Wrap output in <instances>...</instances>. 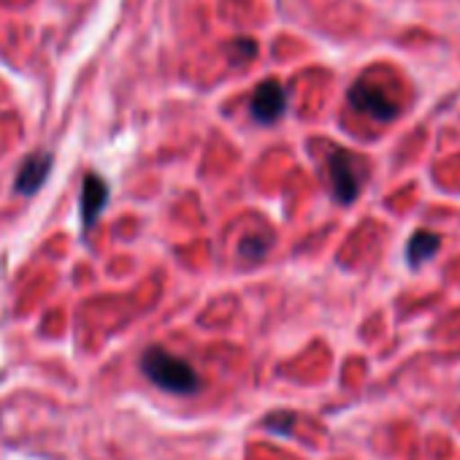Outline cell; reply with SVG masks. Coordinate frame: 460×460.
I'll use <instances>...</instances> for the list:
<instances>
[{"label": "cell", "instance_id": "cell-1", "mask_svg": "<svg viewBox=\"0 0 460 460\" xmlns=\"http://www.w3.org/2000/svg\"><path fill=\"white\" fill-rule=\"evenodd\" d=\"M141 371L146 374V379L155 387H160L165 393H173V395H192L200 387V379H198L195 368L187 360L165 352L163 347H149L144 352Z\"/></svg>", "mask_w": 460, "mask_h": 460}, {"label": "cell", "instance_id": "cell-2", "mask_svg": "<svg viewBox=\"0 0 460 460\" xmlns=\"http://www.w3.org/2000/svg\"><path fill=\"white\" fill-rule=\"evenodd\" d=\"M328 171H331V190L339 203H352L363 187V165L355 152L336 149L328 157Z\"/></svg>", "mask_w": 460, "mask_h": 460}, {"label": "cell", "instance_id": "cell-3", "mask_svg": "<svg viewBox=\"0 0 460 460\" xmlns=\"http://www.w3.org/2000/svg\"><path fill=\"white\" fill-rule=\"evenodd\" d=\"M250 111L261 125H274L285 117L288 111V90L277 82V79H266L258 84L252 101H250Z\"/></svg>", "mask_w": 460, "mask_h": 460}, {"label": "cell", "instance_id": "cell-4", "mask_svg": "<svg viewBox=\"0 0 460 460\" xmlns=\"http://www.w3.org/2000/svg\"><path fill=\"white\" fill-rule=\"evenodd\" d=\"M349 103L360 114H366V117H371L376 122H390V119L398 117V106L379 87L366 84V82H355V87L349 90Z\"/></svg>", "mask_w": 460, "mask_h": 460}, {"label": "cell", "instance_id": "cell-5", "mask_svg": "<svg viewBox=\"0 0 460 460\" xmlns=\"http://www.w3.org/2000/svg\"><path fill=\"white\" fill-rule=\"evenodd\" d=\"M106 203H109V184L98 173H87L82 181V227H84V234L98 222Z\"/></svg>", "mask_w": 460, "mask_h": 460}, {"label": "cell", "instance_id": "cell-6", "mask_svg": "<svg viewBox=\"0 0 460 460\" xmlns=\"http://www.w3.org/2000/svg\"><path fill=\"white\" fill-rule=\"evenodd\" d=\"M52 165H55V160H52V155H49V152L31 155V157L22 163L20 173H17L14 190H17L20 195H36V192L47 184Z\"/></svg>", "mask_w": 460, "mask_h": 460}, {"label": "cell", "instance_id": "cell-7", "mask_svg": "<svg viewBox=\"0 0 460 460\" xmlns=\"http://www.w3.org/2000/svg\"><path fill=\"white\" fill-rule=\"evenodd\" d=\"M438 236L430 234V230H417V234H411L409 244H406V263L411 269L422 266L425 261H430L436 252H438Z\"/></svg>", "mask_w": 460, "mask_h": 460}, {"label": "cell", "instance_id": "cell-8", "mask_svg": "<svg viewBox=\"0 0 460 460\" xmlns=\"http://www.w3.org/2000/svg\"><path fill=\"white\" fill-rule=\"evenodd\" d=\"M242 255H244L247 261H261V258L266 255V244H263V239H258V236L247 239V242L242 244Z\"/></svg>", "mask_w": 460, "mask_h": 460}]
</instances>
